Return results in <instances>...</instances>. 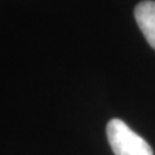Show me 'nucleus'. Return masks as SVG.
I'll return each mask as SVG.
<instances>
[{"mask_svg":"<svg viewBox=\"0 0 155 155\" xmlns=\"http://www.w3.org/2000/svg\"><path fill=\"white\" fill-rule=\"evenodd\" d=\"M106 134L115 155H154L151 146L120 119L110 120Z\"/></svg>","mask_w":155,"mask_h":155,"instance_id":"obj_1","label":"nucleus"},{"mask_svg":"<svg viewBox=\"0 0 155 155\" xmlns=\"http://www.w3.org/2000/svg\"><path fill=\"white\" fill-rule=\"evenodd\" d=\"M134 18L150 47L155 49V2L146 0L134 8Z\"/></svg>","mask_w":155,"mask_h":155,"instance_id":"obj_2","label":"nucleus"}]
</instances>
